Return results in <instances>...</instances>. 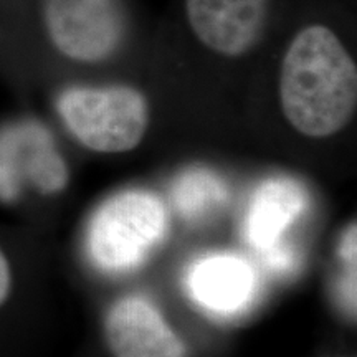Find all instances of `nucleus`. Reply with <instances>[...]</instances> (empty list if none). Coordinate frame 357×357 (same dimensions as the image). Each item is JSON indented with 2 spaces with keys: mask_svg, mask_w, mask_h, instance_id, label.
Returning a JSON list of instances; mask_svg holds the SVG:
<instances>
[{
  "mask_svg": "<svg viewBox=\"0 0 357 357\" xmlns=\"http://www.w3.org/2000/svg\"><path fill=\"white\" fill-rule=\"evenodd\" d=\"M13 289V270L7 253L0 247V307L10 298Z\"/></svg>",
  "mask_w": 357,
  "mask_h": 357,
  "instance_id": "9",
  "label": "nucleus"
},
{
  "mask_svg": "<svg viewBox=\"0 0 357 357\" xmlns=\"http://www.w3.org/2000/svg\"><path fill=\"white\" fill-rule=\"evenodd\" d=\"M166 230L167 211L158 195L139 189L118 192L89 220L88 253L101 270H132L162 242Z\"/></svg>",
  "mask_w": 357,
  "mask_h": 357,
  "instance_id": "3",
  "label": "nucleus"
},
{
  "mask_svg": "<svg viewBox=\"0 0 357 357\" xmlns=\"http://www.w3.org/2000/svg\"><path fill=\"white\" fill-rule=\"evenodd\" d=\"M190 284L202 305L217 311H231L247 300L252 289V273L238 258L212 257L195 266Z\"/></svg>",
  "mask_w": 357,
  "mask_h": 357,
  "instance_id": "7",
  "label": "nucleus"
},
{
  "mask_svg": "<svg viewBox=\"0 0 357 357\" xmlns=\"http://www.w3.org/2000/svg\"><path fill=\"white\" fill-rule=\"evenodd\" d=\"M270 0H185L199 42L222 56H243L260 42Z\"/></svg>",
  "mask_w": 357,
  "mask_h": 357,
  "instance_id": "6",
  "label": "nucleus"
},
{
  "mask_svg": "<svg viewBox=\"0 0 357 357\" xmlns=\"http://www.w3.org/2000/svg\"><path fill=\"white\" fill-rule=\"evenodd\" d=\"M43 24L55 50L78 63L108 60L126 33L121 0H43Z\"/></svg>",
  "mask_w": 357,
  "mask_h": 357,
  "instance_id": "4",
  "label": "nucleus"
},
{
  "mask_svg": "<svg viewBox=\"0 0 357 357\" xmlns=\"http://www.w3.org/2000/svg\"><path fill=\"white\" fill-rule=\"evenodd\" d=\"M105 339L113 357H187V347L147 298L131 294L106 311Z\"/></svg>",
  "mask_w": 357,
  "mask_h": 357,
  "instance_id": "5",
  "label": "nucleus"
},
{
  "mask_svg": "<svg viewBox=\"0 0 357 357\" xmlns=\"http://www.w3.org/2000/svg\"><path fill=\"white\" fill-rule=\"evenodd\" d=\"M300 202L296 187L287 184H270L265 187L257 199L250 218V234L255 243H271L289 218L300 211Z\"/></svg>",
  "mask_w": 357,
  "mask_h": 357,
  "instance_id": "8",
  "label": "nucleus"
},
{
  "mask_svg": "<svg viewBox=\"0 0 357 357\" xmlns=\"http://www.w3.org/2000/svg\"><path fill=\"white\" fill-rule=\"evenodd\" d=\"M278 88L287 121L311 139L341 132L356 114V61L324 25H307L294 35L281 61Z\"/></svg>",
  "mask_w": 357,
  "mask_h": 357,
  "instance_id": "1",
  "label": "nucleus"
},
{
  "mask_svg": "<svg viewBox=\"0 0 357 357\" xmlns=\"http://www.w3.org/2000/svg\"><path fill=\"white\" fill-rule=\"evenodd\" d=\"M56 113L79 144L100 154L136 149L151 123L147 98L128 84L66 88L56 98Z\"/></svg>",
  "mask_w": 357,
  "mask_h": 357,
  "instance_id": "2",
  "label": "nucleus"
}]
</instances>
